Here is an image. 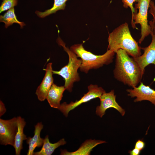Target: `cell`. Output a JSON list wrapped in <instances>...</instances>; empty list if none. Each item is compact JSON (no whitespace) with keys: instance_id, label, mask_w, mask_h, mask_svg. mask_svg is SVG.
<instances>
[{"instance_id":"obj_1","label":"cell","mask_w":155,"mask_h":155,"mask_svg":"<svg viewBox=\"0 0 155 155\" xmlns=\"http://www.w3.org/2000/svg\"><path fill=\"white\" fill-rule=\"evenodd\" d=\"M116 53L115 78L125 85L132 88L136 87L143 75L139 65L125 50L120 49Z\"/></svg>"},{"instance_id":"obj_2","label":"cell","mask_w":155,"mask_h":155,"mask_svg":"<svg viewBox=\"0 0 155 155\" xmlns=\"http://www.w3.org/2000/svg\"><path fill=\"white\" fill-rule=\"evenodd\" d=\"M108 41L107 50L116 53L119 49H122L133 58L141 55V47L132 37L127 22L121 24L109 33Z\"/></svg>"},{"instance_id":"obj_3","label":"cell","mask_w":155,"mask_h":155,"mask_svg":"<svg viewBox=\"0 0 155 155\" xmlns=\"http://www.w3.org/2000/svg\"><path fill=\"white\" fill-rule=\"evenodd\" d=\"M70 49L81 58L82 63L79 69L86 73L90 69H98L111 63L115 53L112 51L107 50L103 55H96L86 50L82 43L72 45Z\"/></svg>"},{"instance_id":"obj_4","label":"cell","mask_w":155,"mask_h":155,"mask_svg":"<svg viewBox=\"0 0 155 155\" xmlns=\"http://www.w3.org/2000/svg\"><path fill=\"white\" fill-rule=\"evenodd\" d=\"M57 43L62 46L69 56L67 64L59 71L53 70V74L62 77L65 80L64 86L66 90L70 92L72 91L73 84L79 82L80 78L78 71L82 63V60L78 58L76 55L70 49L66 46L63 41L60 38L57 40Z\"/></svg>"},{"instance_id":"obj_5","label":"cell","mask_w":155,"mask_h":155,"mask_svg":"<svg viewBox=\"0 0 155 155\" xmlns=\"http://www.w3.org/2000/svg\"><path fill=\"white\" fill-rule=\"evenodd\" d=\"M151 0H139L137 3L135 4L134 8L138 9V11L131 18V24L132 27L136 28L135 25L140 24L141 26V37L139 42L141 44L145 38L150 34L151 27L148 25V14L150 3Z\"/></svg>"},{"instance_id":"obj_6","label":"cell","mask_w":155,"mask_h":155,"mask_svg":"<svg viewBox=\"0 0 155 155\" xmlns=\"http://www.w3.org/2000/svg\"><path fill=\"white\" fill-rule=\"evenodd\" d=\"M88 92L79 100L75 102L71 101L69 104L64 102L61 104L58 109L66 117L68 115L69 112L81 104L87 102L90 100L99 98L105 91L101 87L97 85L91 84L88 87Z\"/></svg>"},{"instance_id":"obj_7","label":"cell","mask_w":155,"mask_h":155,"mask_svg":"<svg viewBox=\"0 0 155 155\" xmlns=\"http://www.w3.org/2000/svg\"><path fill=\"white\" fill-rule=\"evenodd\" d=\"M18 129L17 117L9 120L0 119V143L13 146Z\"/></svg>"},{"instance_id":"obj_8","label":"cell","mask_w":155,"mask_h":155,"mask_svg":"<svg viewBox=\"0 0 155 155\" xmlns=\"http://www.w3.org/2000/svg\"><path fill=\"white\" fill-rule=\"evenodd\" d=\"M116 95H115L114 90L110 92H104L99 98L100 103L96 108V114L100 117H102L105 114L106 111L110 108H113L117 111L123 116L125 115V110L117 102Z\"/></svg>"},{"instance_id":"obj_9","label":"cell","mask_w":155,"mask_h":155,"mask_svg":"<svg viewBox=\"0 0 155 155\" xmlns=\"http://www.w3.org/2000/svg\"><path fill=\"white\" fill-rule=\"evenodd\" d=\"M152 41L148 46L141 48L144 53L140 56L133 58L140 67L143 74L145 68L150 64H153L155 67V32H151Z\"/></svg>"},{"instance_id":"obj_10","label":"cell","mask_w":155,"mask_h":155,"mask_svg":"<svg viewBox=\"0 0 155 155\" xmlns=\"http://www.w3.org/2000/svg\"><path fill=\"white\" fill-rule=\"evenodd\" d=\"M127 95L131 98L136 97L134 100L135 102L147 100L155 106V90L149 86H146L141 82L138 87L126 90Z\"/></svg>"},{"instance_id":"obj_11","label":"cell","mask_w":155,"mask_h":155,"mask_svg":"<svg viewBox=\"0 0 155 155\" xmlns=\"http://www.w3.org/2000/svg\"><path fill=\"white\" fill-rule=\"evenodd\" d=\"M51 63H48L44 70L45 73L43 79L36 92L38 99L40 101H44L46 99L49 91L54 84V79Z\"/></svg>"},{"instance_id":"obj_12","label":"cell","mask_w":155,"mask_h":155,"mask_svg":"<svg viewBox=\"0 0 155 155\" xmlns=\"http://www.w3.org/2000/svg\"><path fill=\"white\" fill-rule=\"evenodd\" d=\"M106 143L104 141L90 139L85 141L76 151L69 152L66 150H61V155H89L93 149L98 145Z\"/></svg>"},{"instance_id":"obj_13","label":"cell","mask_w":155,"mask_h":155,"mask_svg":"<svg viewBox=\"0 0 155 155\" xmlns=\"http://www.w3.org/2000/svg\"><path fill=\"white\" fill-rule=\"evenodd\" d=\"M43 127V125L41 122L38 123L35 126L34 136L32 137H29L27 138L26 143L28 145L27 155H33L35 148L43 145L44 139L40 137V133Z\"/></svg>"},{"instance_id":"obj_14","label":"cell","mask_w":155,"mask_h":155,"mask_svg":"<svg viewBox=\"0 0 155 155\" xmlns=\"http://www.w3.org/2000/svg\"><path fill=\"white\" fill-rule=\"evenodd\" d=\"M66 90L64 86H58L53 84L49 91L46 99L50 106L52 108L58 109L63 94Z\"/></svg>"},{"instance_id":"obj_15","label":"cell","mask_w":155,"mask_h":155,"mask_svg":"<svg viewBox=\"0 0 155 155\" xmlns=\"http://www.w3.org/2000/svg\"><path fill=\"white\" fill-rule=\"evenodd\" d=\"M26 123L24 118L20 116L17 117V124L18 129L15 139L13 147L16 155H20L21 150L23 149V143L24 140L27 139L26 135L24 133V128Z\"/></svg>"},{"instance_id":"obj_16","label":"cell","mask_w":155,"mask_h":155,"mask_svg":"<svg viewBox=\"0 0 155 155\" xmlns=\"http://www.w3.org/2000/svg\"><path fill=\"white\" fill-rule=\"evenodd\" d=\"M66 143L64 138H62L56 143L53 144L49 140V136L46 135L44 139L42 147L40 151L34 152V155H51L55 150L61 146L63 145Z\"/></svg>"},{"instance_id":"obj_17","label":"cell","mask_w":155,"mask_h":155,"mask_svg":"<svg viewBox=\"0 0 155 155\" xmlns=\"http://www.w3.org/2000/svg\"><path fill=\"white\" fill-rule=\"evenodd\" d=\"M0 21L5 24V26L6 28L14 23L19 24L21 28H22L25 25L24 22H20L17 19L14 7L8 10L3 15H1Z\"/></svg>"},{"instance_id":"obj_18","label":"cell","mask_w":155,"mask_h":155,"mask_svg":"<svg viewBox=\"0 0 155 155\" xmlns=\"http://www.w3.org/2000/svg\"><path fill=\"white\" fill-rule=\"evenodd\" d=\"M52 7L44 12L36 11L35 13L39 18H43L60 10H63L66 6V2L68 0H54Z\"/></svg>"},{"instance_id":"obj_19","label":"cell","mask_w":155,"mask_h":155,"mask_svg":"<svg viewBox=\"0 0 155 155\" xmlns=\"http://www.w3.org/2000/svg\"><path fill=\"white\" fill-rule=\"evenodd\" d=\"M18 0H3L0 7V13L13 8L18 4Z\"/></svg>"},{"instance_id":"obj_20","label":"cell","mask_w":155,"mask_h":155,"mask_svg":"<svg viewBox=\"0 0 155 155\" xmlns=\"http://www.w3.org/2000/svg\"><path fill=\"white\" fill-rule=\"evenodd\" d=\"M149 12L152 16L153 19L148 22L151 32H155V5L153 1H151L150 3Z\"/></svg>"},{"instance_id":"obj_21","label":"cell","mask_w":155,"mask_h":155,"mask_svg":"<svg viewBox=\"0 0 155 155\" xmlns=\"http://www.w3.org/2000/svg\"><path fill=\"white\" fill-rule=\"evenodd\" d=\"M139 0H121L123 3V6L124 8H127L129 7L131 10L132 18L134 15L137 13V10L133 6L134 3H137Z\"/></svg>"},{"instance_id":"obj_22","label":"cell","mask_w":155,"mask_h":155,"mask_svg":"<svg viewBox=\"0 0 155 155\" xmlns=\"http://www.w3.org/2000/svg\"><path fill=\"white\" fill-rule=\"evenodd\" d=\"M145 146V142L142 140H139L135 142V148L141 151L144 148Z\"/></svg>"},{"instance_id":"obj_23","label":"cell","mask_w":155,"mask_h":155,"mask_svg":"<svg viewBox=\"0 0 155 155\" xmlns=\"http://www.w3.org/2000/svg\"><path fill=\"white\" fill-rule=\"evenodd\" d=\"M6 109L2 101H0V116L3 115L6 112Z\"/></svg>"},{"instance_id":"obj_24","label":"cell","mask_w":155,"mask_h":155,"mask_svg":"<svg viewBox=\"0 0 155 155\" xmlns=\"http://www.w3.org/2000/svg\"><path fill=\"white\" fill-rule=\"evenodd\" d=\"M141 151L140 150L135 148L132 150H129L128 153L130 155H139Z\"/></svg>"}]
</instances>
